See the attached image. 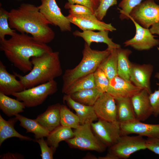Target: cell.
<instances>
[{
  "mask_svg": "<svg viewBox=\"0 0 159 159\" xmlns=\"http://www.w3.org/2000/svg\"><path fill=\"white\" fill-rule=\"evenodd\" d=\"M38 7L39 11L51 24L58 26L62 32L71 31V23L61 12L55 0H41Z\"/></svg>",
  "mask_w": 159,
  "mask_h": 159,
  "instance_id": "10",
  "label": "cell"
},
{
  "mask_svg": "<svg viewBox=\"0 0 159 159\" xmlns=\"http://www.w3.org/2000/svg\"><path fill=\"white\" fill-rule=\"evenodd\" d=\"M117 4V0H100L94 14L98 20L101 21L105 16L108 9Z\"/></svg>",
  "mask_w": 159,
  "mask_h": 159,
  "instance_id": "35",
  "label": "cell"
},
{
  "mask_svg": "<svg viewBox=\"0 0 159 159\" xmlns=\"http://www.w3.org/2000/svg\"><path fill=\"white\" fill-rule=\"evenodd\" d=\"M92 130L98 139L109 148L114 145L121 136L120 123L98 119L91 123Z\"/></svg>",
  "mask_w": 159,
  "mask_h": 159,
  "instance_id": "9",
  "label": "cell"
},
{
  "mask_svg": "<svg viewBox=\"0 0 159 159\" xmlns=\"http://www.w3.org/2000/svg\"><path fill=\"white\" fill-rule=\"evenodd\" d=\"M129 18H132L143 27L148 29L159 22V5L154 0H146L133 9Z\"/></svg>",
  "mask_w": 159,
  "mask_h": 159,
  "instance_id": "8",
  "label": "cell"
},
{
  "mask_svg": "<svg viewBox=\"0 0 159 159\" xmlns=\"http://www.w3.org/2000/svg\"><path fill=\"white\" fill-rule=\"evenodd\" d=\"M31 61L32 68L27 74L23 76L13 72L26 89L54 80L62 74L58 52L53 51L33 57Z\"/></svg>",
  "mask_w": 159,
  "mask_h": 159,
  "instance_id": "3",
  "label": "cell"
},
{
  "mask_svg": "<svg viewBox=\"0 0 159 159\" xmlns=\"http://www.w3.org/2000/svg\"><path fill=\"white\" fill-rule=\"evenodd\" d=\"M155 77L158 80L159 85V72L155 73ZM149 98L153 108V115L157 117L159 115V86L157 90L149 94Z\"/></svg>",
  "mask_w": 159,
  "mask_h": 159,
  "instance_id": "38",
  "label": "cell"
},
{
  "mask_svg": "<svg viewBox=\"0 0 159 159\" xmlns=\"http://www.w3.org/2000/svg\"><path fill=\"white\" fill-rule=\"evenodd\" d=\"M63 101L70 108L75 110L79 117L80 125L91 123L98 119L93 106L87 105L73 100L70 95L64 94Z\"/></svg>",
  "mask_w": 159,
  "mask_h": 159,
  "instance_id": "20",
  "label": "cell"
},
{
  "mask_svg": "<svg viewBox=\"0 0 159 159\" xmlns=\"http://www.w3.org/2000/svg\"><path fill=\"white\" fill-rule=\"evenodd\" d=\"M94 88H95V86L93 73L76 81L64 93L70 95L77 92Z\"/></svg>",
  "mask_w": 159,
  "mask_h": 159,
  "instance_id": "30",
  "label": "cell"
},
{
  "mask_svg": "<svg viewBox=\"0 0 159 159\" xmlns=\"http://www.w3.org/2000/svg\"><path fill=\"white\" fill-rule=\"evenodd\" d=\"M97 158L98 159H118L115 155L109 151L105 156L99 157Z\"/></svg>",
  "mask_w": 159,
  "mask_h": 159,
  "instance_id": "43",
  "label": "cell"
},
{
  "mask_svg": "<svg viewBox=\"0 0 159 159\" xmlns=\"http://www.w3.org/2000/svg\"><path fill=\"white\" fill-rule=\"evenodd\" d=\"M150 30L153 34H156L159 35V22L152 25Z\"/></svg>",
  "mask_w": 159,
  "mask_h": 159,
  "instance_id": "42",
  "label": "cell"
},
{
  "mask_svg": "<svg viewBox=\"0 0 159 159\" xmlns=\"http://www.w3.org/2000/svg\"><path fill=\"white\" fill-rule=\"evenodd\" d=\"M9 12L2 7L0 9V41L5 39V35L11 36L16 32V30L12 29L9 26Z\"/></svg>",
  "mask_w": 159,
  "mask_h": 159,
  "instance_id": "32",
  "label": "cell"
},
{
  "mask_svg": "<svg viewBox=\"0 0 159 159\" xmlns=\"http://www.w3.org/2000/svg\"><path fill=\"white\" fill-rule=\"evenodd\" d=\"M83 158L84 159H98V158L95 156L90 154H87Z\"/></svg>",
  "mask_w": 159,
  "mask_h": 159,
  "instance_id": "44",
  "label": "cell"
},
{
  "mask_svg": "<svg viewBox=\"0 0 159 159\" xmlns=\"http://www.w3.org/2000/svg\"><path fill=\"white\" fill-rule=\"evenodd\" d=\"M20 122L19 125L26 130V132L34 134L35 140L42 138L47 137L49 132L42 126L35 119H29L20 114L15 116Z\"/></svg>",
  "mask_w": 159,
  "mask_h": 159,
  "instance_id": "27",
  "label": "cell"
},
{
  "mask_svg": "<svg viewBox=\"0 0 159 159\" xmlns=\"http://www.w3.org/2000/svg\"><path fill=\"white\" fill-rule=\"evenodd\" d=\"M57 90V82L54 80L26 89L12 95L23 102L26 107H34L42 104L49 95Z\"/></svg>",
  "mask_w": 159,
  "mask_h": 159,
  "instance_id": "6",
  "label": "cell"
},
{
  "mask_svg": "<svg viewBox=\"0 0 159 159\" xmlns=\"http://www.w3.org/2000/svg\"><path fill=\"white\" fill-rule=\"evenodd\" d=\"M14 74L9 72L2 62L0 61V92L7 95L25 90V87Z\"/></svg>",
  "mask_w": 159,
  "mask_h": 159,
  "instance_id": "18",
  "label": "cell"
},
{
  "mask_svg": "<svg viewBox=\"0 0 159 159\" xmlns=\"http://www.w3.org/2000/svg\"><path fill=\"white\" fill-rule=\"evenodd\" d=\"M153 66L150 64L132 63L130 81L135 86L147 90L150 94L152 92L150 79L153 71Z\"/></svg>",
  "mask_w": 159,
  "mask_h": 159,
  "instance_id": "16",
  "label": "cell"
},
{
  "mask_svg": "<svg viewBox=\"0 0 159 159\" xmlns=\"http://www.w3.org/2000/svg\"><path fill=\"white\" fill-rule=\"evenodd\" d=\"M116 48H112L108 56L102 62L99 68L110 80L117 76V60Z\"/></svg>",
  "mask_w": 159,
  "mask_h": 159,
  "instance_id": "28",
  "label": "cell"
},
{
  "mask_svg": "<svg viewBox=\"0 0 159 159\" xmlns=\"http://www.w3.org/2000/svg\"><path fill=\"white\" fill-rule=\"evenodd\" d=\"M143 0H122L119 3L120 18L121 20L129 19L130 13L136 6L140 4Z\"/></svg>",
  "mask_w": 159,
  "mask_h": 159,
  "instance_id": "34",
  "label": "cell"
},
{
  "mask_svg": "<svg viewBox=\"0 0 159 159\" xmlns=\"http://www.w3.org/2000/svg\"><path fill=\"white\" fill-rule=\"evenodd\" d=\"M74 135L71 128L60 125L49 132L47 141L49 145L55 152L60 142L71 138Z\"/></svg>",
  "mask_w": 159,
  "mask_h": 159,
  "instance_id": "26",
  "label": "cell"
},
{
  "mask_svg": "<svg viewBox=\"0 0 159 159\" xmlns=\"http://www.w3.org/2000/svg\"><path fill=\"white\" fill-rule=\"evenodd\" d=\"M18 120L16 117L6 120L0 115V146L5 140L12 137L17 138L21 140H33L29 137L21 135L15 130L14 125Z\"/></svg>",
  "mask_w": 159,
  "mask_h": 159,
  "instance_id": "22",
  "label": "cell"
},
{
  "mask_svg": "<svg viewBox=\"0 0 159 159\" xmlns=\"http://www.w3.org/2000/svg\"><path fill=\"white\" fill-rule=\"evenodd\" d=\"M102 94L95 87L77 92L70 96L78 102L85 105L93 106Z\"/></svg>",
  "mask_w": 159,
  "mask_h": 159,
  "instance_id": "29",
  "label": "cell"
},
{
  "mask_svg": "<svg viewBox=\"0 0 159 159\" xmlns=\"http://www.w3.org/2000/svg\"><path fill=\"white\" fill-rule=\"evenodd\" d=\"M66 17L71 23L83 31L107 30L112 32L116 30L111 24H107L98 20L94 14L75 15L69 14Z\"/></svg>",
  "mask_w": 159,
  "mask_h": 159,
  "instance_id": "13",
  "label": "cell"
},
{
  "mask_svg": "<svg viewBox=\"0 0 159 159\" xmlns=\"http://www.w3.org/2000/svg\"><path fill=\"white\" fill-rule=\"evenodd\" d=\"M117 75L131 82L130 74L132 63L129 59V56L132 52L128 49L121 47L117 48Z\"/></svg>",
  "mask_w": 159,
  "mask_h": 159,
  "instance_id": "23",
  "label": "cell"
},
{
  "mask_svg": "<svg viewBox=\"0 0 159 159\" xmlns=\"http://www.w3.org/2000/svg\"><path fill=\"white\" fill-rule=\"evenodd\" d=\"M61 105L57 103L48 106L45 112L38 115L36 120L49 132L61 125Z\"/></svg>",
  "mask_w": 159,
  "mask_h": 159,
  "instance_id": "19",
  "label": "cell"
},
{
  "mask_svg": "<svg viewBox=\"0 0 159 159\" xmlns=\"http://www.w3.org/2000/svg\"><path fill=\"white\" fill-rule=\"evenodd\" d=\"M64 7L68 9L70 14L84 15L94 14L87 7L79 4H72L68 2L65 4Z\"/></svg>",
  "mask_w": 159,
  "mask_h": 159,
  "instance_id": "37",
  "label": "cell"
},
{
  "mask_svg": "<svg viewBox=\"0 0 159 159\" xmlns=\"http://www.w3.org/2000/svg\"><path fill=\"white\" fill-rule=\"evenodd\" d=\"M0 158L3 159H24V156L18 153H12L8 152L1 155Z\"/></svg>",
  "mask_w": 159,
  "mask_h": 159,
  "instance_id": "41",
  "label": "cell"
},
{
  "mask_svg": "<svg viewBox=\"0 0 159 159\" xmlns=\"http://www.w3.org/2000/svg\"><path fill=\"white\" fill-rule=\"evenodd\" d=\"M95 87L101 93L107 92L109 80L104 72L98 68L93 73Z\"/></svg>",
  "mask_w": 159,
  "mask_h": 159,
  "instance_id": "33",
  "label": "cell"
},
{
  "mask_svg": "<svg viewBox=\"0 0 159 159\" xmlns=\"http://www.w3.org/2000/svg\"><path fill=\"white\" fill-rule=\"evenodd\" d=\"M115 100L118 122L122 123L136 119L131 98H122Z\"/></svg>",
  "mask_w": 159,
  "mask_h": 159,
  "instance_id": "24",
  "label": "cell"
},
{
  "mask_svg": "<svg viewBox=\"0 0 159 159\" xmlns=\"http://www.w3.org/2000/svg\"><path fill=\"white\" fill-rule=\"evenodd\" d=\"M146 146L147 149L159 155V137L148 138Z\"/></svg>",
  "mask_w": 159,
  "mask_h": 159,
  "instance_id": "40",
  "label": "cell"
},
{
  "mask_svg": "<svg viewBox=\"0 0 159 159\" xmlns=\"http://www.w3.org/2000/svg\"><path fill=\"white\" fill-rule=\"evenodd\" d=\"M120 124L121 135L136 134L147 138L159 137V124L144 123L137 119Z\"/></svg>",
  "mask_w": 159,
  "mask_h": 159,
  "instance_id": "14",
  "label": "cell"
},
{
  "mask_svg": "<svg viewBox=\"0 0 159 159\" xmlns=\"http://www.w3.org/2000/svg\"><path fill=\"white\" fill-rule=\"evenodd\" d=\"M109 151L119 159H127L135 152L147 149L146 139L137 135H121L117 141L109 148Z\"/></svg>",
  "mask_w": 159,
  "mask_h": 159,
  "instance_id": "7",
  "label": "cell"
},
{
  "mask_svg": "<svg viewBox=\"0 0 159 159\" xmlns=\"http://www.w3.org/2000/svg\"><path fill=\"white\" fill-rule=\"evenodd\" d=\"M149 94L147 90L143 89L131 98L136 119L138 120L144 121L153 114Z\"/></svg>",
  "mask_w": 159,
  "mask_h": 159,
  "instance_id": "17",
  "label": "cell"
},
{
  "mask_svg": "<svg viewBox=\"0 0 159 159\" xmlns=\"http://www.w3.org/2000/svg\"><path fill=\"white\" fill-rule=\"evenodd\" d=\"M39 145L41 150V156L42 159H52L53 155L55 151L52 148L49 146L47 140L44 139V137L35 140Z\"/></svg>",
  "mask_w": 159,
  "mask_h": 159,
  "instance_id": "36",
  "label": "cell"
},
{
  "mask_svg": "<svg viewBox=\"0 0 159 159\" xmlns=\"http://www.w3.org/2000/svg\"><path fill=\"white\" fill-rule=\"evenodd\" d=\"M112 48L107 47L102 51L93 49L85 42L81 62L74 68L66 69L63 75L62 92L77 80L94 73L110 54Z\"/></svg>",
  "mask_w": 159,
  "mask_h": 159,
  "instance_id": "4",
  "label": "cell"
},
{
  "mask_svg": "<svg viewBox=\"0 0 159 159\" xmlns=\"http://www.w3.org/2000/svg\"><path fill=\"white\" fill-rule=\"evenodd\" d=\"M133 22L136 29V33L132 39L124 43L125 47L130 46L139 51L148 50L159 44V40L155 38V36L148 29L144 28L130 18Z\"/></svg>",
  "mask_w": 159,
  "mask_h": 159,
  "instance_id": "11",
  "label": "cell"
},
{
  "mask_svg": "<svg viewBox=\"0 0 159 159\" xmlns=\"http://www.w3.org/2000/svg\"><path fill=\"white\" fill-rule=\"evenodd\" d=\"M72 4H79L88 8L94 14L99 5L100 0H67Z\"/></svg>",
  "mask_w": 159,
  "mask_h": 159,
  "instance_id": "39",
  "label": "cell"
},
{
  "mask_svg": "<svg viewBox=\"0 0 159 159\" xmlns=\"http://www.w3.org/2000/svg\"><path fill=\"white\" fill-rule=\"evenodd\" d=\"M60 115V124L62 126L75 129L80 125L78 116L65 105H61Z\"/></svg>",
  "mask_w": 159,
  "mask_h": 159,
  "instance_id": "31",
  "label": "cell"
},
{
  "mask_svg": "<svg viewBox=\"0 0 159 159\" xmlns=\"http://www.w3.org/2000/svg\"><path fill=\"white\" fill-rule=\"evenodd\" d=\"M109 31L107 30L99 31L95 32L92 30H85L81 32L78 30L74 31L73 34L75 36L82 38L89 46H90L93 42L103 43L110 48H118L121 47L119 44L114 42L112 39L109 37Z\"/></svg>",
  "mask_w": 159,
  "mask_h": 159,
  "instance_id": "21",
  "label": "cell"
},
{
  "mask_svg": "<svg viewBox=\"0 0 159 159\" xmlns=\"http://www.w3.org/2000/svg\"><path fill=\"white\" fill-rule=\"evenodd\" d=\"M0 49L13 65L24 73L32 70V57L53 51L47 44L32 36L16 32L9 39L0 41Z\"/></svg>",
  "mask_w": 159,
  "mask_h": 159,
  "instance_id": "1",
  "label": "cell"
},
{
  "mask_svg": "<svg viewBox=\"0 0 159 159\" xmlns=\"http://www.w3.org/2000/svg\"><path fill=\"white\" fill-rule=\"evenodd\" d=\"M26 107L23 102L0 92V109L9 117L23 112Z\"/></svg>",
  "mask_w": 159,
  "mask_h": 159,
  "instance_id": "25",
  "label": "cell"
},
{
  "mask_svg": "<svg viewBox=\"0 0 159 159\" xmlns=\"http://www.w3.org/2000/svg\"><path fill=\"white\" fill-rule=\"evenodd\" d=\"M9 22L11 28L20 33L29 34L37 40L45 44L54 38V32L51 24L40 12L37 6L22 3L17 9L9 12Z\"/></svg>",
  "mask_w": 159,
  "mask_h": 159,
  "instance_id": "2",
  "label": "cell"
},
{
  "mask_svg": "<svg viewBox=\"0 0 159 159\" xmlns=\"http://www.w3.org/2000/svg\"><path fill=\"white\" fill-rule=\"evenodd\" d=\"M93 106L98 119L110 122L117 121L115 100L108 93L102 94Z\"/></svg>",
  "mask_w": 159,
  "mask_h": 159,
  "instance_id": "12",
  "label": "cell"
},
{
  "mask_svg": "<svg viewBox=\"0 0 159 159\" xmlns=\"http://www.w3.org/2000/svg\"><path fill=\"white\" fill-rule=\"evenodd\" d=\"M143 89L117 75L109 80L107 92L115 99L131 98Z\"/></svg>",
  "mask_w": 159,
  "mask_h": 159,
  "instance_id": "15",
  "label": "cell"
},
{
  "mask_svg": "<svg viewBox=\"0 0 159 159\" xmlns=\"http://www.w3.org/2000/svg\"><path fill=\"white\" fill-rule=\"evenodd\" d=\"M73 131L74 137L65 141L70 147L99 153L106 150L107 146L94 134L90 123L80 125Z\"/></svg>",
  "mask_w": 159,
  "mask_h": 159,
  "instance_id": "5",
  "label": "cell"
}]
</instances>
